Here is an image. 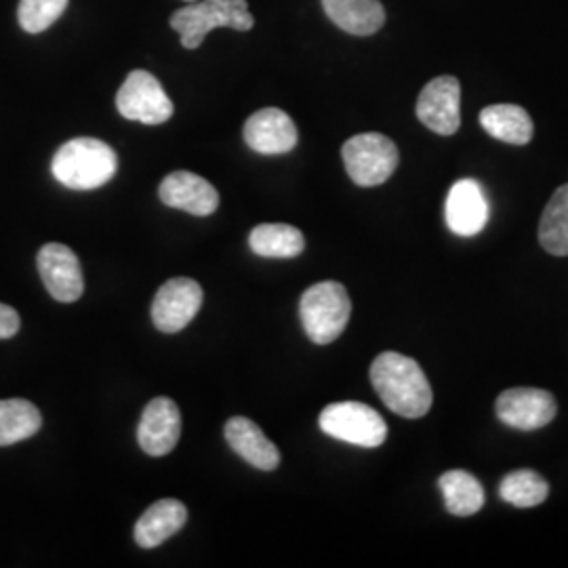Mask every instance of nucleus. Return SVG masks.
Listing matches in <instances>:
<instances>
[{
    "label": "nucleus",
    "instance_id": "nucleus-7",
    "mask_svg": "<svg viewBox=\"0 0 568 568\" xmlns=\"http://www.w3.org/2000/svg\"><path fill=\"white\" fill-rule=\"evenodd\" d=\"M116 108L122 119L143 124H163L173 116V102L164 93L163 84L143 70L131 72L122 82Z\"/></svg>",
    "mask_w": 568,
    "mask_h": 568
},
{
    "label": "nucleus",
    "instance_id": "nucleus-10",
    "mask_svg": "<svg viewBox=\"0 0 568 568\" xmlns=\"http://www.w3.org/2000/svg\"><path fill=\"white\" fill-rule=\"evenodd\" d=\"M39 272L49 295L60 304H74L82 297L84 278L77 253L61 243H49L39 251Z\"/></svg>",
    "mask_w": 568,
    "mask_h": 568
},
{
    "label": "nucleus",
    "instance_id": "nucleus-12",
    "mask_svg": "<svg viewBox=\"0 0 568 568\" xmlns=\"http://www.w3.org/2000/svg\"><path fill=\"white\" fill-rule=\"evenodd\" d=\"M182 415L180 406L171 398H154L143 408L142 422L138 427V443L145 455L164 457L180 443Z\"/></svg>",
    "mask_w": 568,
    "mask_h": 568
},
{
    "label": "nucleus",
    "instance_id": "nucleus-23",
    "mask_svg": "<svg viewBox=\"0 0 568 568\" xmlns=\"http://www.w3.org/2000/svg\"><path fill=\"white\" fill-rule=\"evenodd\" d=\"M539 243L556 257L568 255V183L549 199L539 224Z\"/></svg>",
    "mask_w": 568,
    "mask_h": 568
},
{
    "label": "nucleus",
    "instance_id": "nucleus-17",
    "mask_svg": "<svg viewBox=\"0 0 568 568\" xmlns=\"http://www.w3.org/2000/svg\"><path fill=\"white\" fill-rule=\"evenodd\" d=\"M326 18L354 37H371L386 23L379 0H323Z\"/></svg>",
    "mask_w": 568,
    "mask_h": 568
},
{
    "label": "nucleus",
    "instance_id": "nucleus-2",
    "mask_svg": "<svg viewBox=\"0 0 568 568\" xmlns=\"http://www.w3.org/2000/svg\"><path fill=\"white\" fill-rule=\"evenodd\" d=\"M116 152L95 138H77L63 143L53 156V178L70 190H98L116 175Z\"/></svg>",
    "mask_w": 568,
    "mask_h": 568
},
{
    "label": "nucleus",
    "instance_id": "nucleus-24",
    "mask_svg": "<svg viewBox=\"0 0 568 568\" xmlns=\"http://www.w3.org/2000/svg\"><path fill=\"white\" fill-rule=\"evenodd\" d=\"M499 495L509 506L535 508L548 499L549 485L537 471L518 469L501 480Z\"/></svg>",
    "mask_w": 568,
    "mask_h": 568
},
{
    "label": "nucleus",
    "instance_id": "nucleus-18",
    "mask_svg": "<svg viewBox=\"0 0 568 568\" xmlns=\"http://www.w3.org/2000/svg\"><path fill=\"white\" fill-rule=\"evenodd\" d=\"M187 509L178 499H161L145 509L135 525V541L143 549L159 548L169 537L182 530Z\"/></svg>",
    "mask_w": 568,
    "mask_h": 568
},
{
    "label": "nucleus",
    "instance_id": "nucleus-6",
    "mask_svg": "<svg viewBox=\"0 0 568 568\" xmlns=\"http://www.w3.org/2000/svg\"><path fill=\"white\" fill-rule=\"evenodd\" d=\"M318 424L326 436L356 447H382L387 438L384 417L373 406L354 400L325 406Z\"/></svg>",
    "mask_w": 568,
    "mask_h": 568
},
{
    "label": "nucleus",
    "instance_id": "nucleus-25",
    "mask_svg": "<svg viewBox=\"0 0 568 568\" xmlns=\"http://www.w3.org/2000/svg\"><path fill=\"white\" fill-rule=\"evenodd\" d=\"M68 0H21L18 20L28 34H41L60 20Z\"/></svg>",
    "mask_w": 568,
    "mask_h": 568
},
{
    "label": "nucleus",
    "instance_id": "nucleus-11",
    "mask_svg": "<svg viewBox=\"0 0 568 568\" xmlns=\"http://www.w3.org/2000/svg\"><path fill=\"white\" fill-rule=\"evenodd\" d=\"M497 417L509 427L516 429H539L548 426L556 417V400L554 396L539 389V387H511L501 392V396L495 403Z\"/></svg>",
    "mask_w": 568,
    "mask_h": 568
},
{
    "label": "nucleus",
    "instance_id": "nucleus-19",
    "mask_svg": "<svg viewBox=\"0 0 568 568\" xmlns=\"http://www.w3.org/2000/svg\"><path fill=\"white\" fill-rule=\"evenodd\" d=\"M480 124L490 138L511 145H525L532 140V121L527 110L514 103H495L480 112Z\"/></svg>",
    "mask_w": 568,
    "mask_h": 568
},
{
    "label": "nucleus",
    "instance_id": "nucleus-3",
    "mask_svg": "<svg viewBox=\"0 0 568 568\" xmlns=\"http://www.w3.org/2000/svg\"><path fill=\"white\" fill-rule=\"evenodd\" d=\"M255 26L246 0H199L178 9L171 16V28L180 34L185 49H199L215 28L246 32Z\"/></svg>",
    "mask_w": 568,
    "mask_h": 568
},
{
    "label": "nucleus",
    "instance_id": "nucleus-1",
    "mask_svg": "<svg viewBox=\"0 0 568 568\" xmlns=\"http://www.w3.org/2000/svg\"><path fill=\"white\" fill-rule=\"evenodd\" d=\"M371 384L384 405L406 419L427 415L434 400L424 368L398 352H384L373 361Z\"/></svg>",
    "mask_w": 568,
    "mask_h": 568
},
{
    "label": "nucleus",
    "instance_id": "nucleus-15",
    "mask_svg": "<svg viewBox=\"0 0 568 568\" xmlns=\"http://www.w3.org/2000/svg\"><path fill=\"white\" fill-rule=\"evenodd\" d=\"M488 222V203L476 180L453 183L447 196V224L457 236H476Z\"/></svg>",
    "mask_w": 568,
    "mask_h": 568
},
{
    "label": "nucleus",
    "instance_id": "nucleus-26",
    "mask_svg": "<svg viewBox=\"0 0 568 568\" xmlns=\"http://www.w3.org/2000/svg\"><path fill=\"white\" fill-rule=\"evenodd\" d=\"M20 326V314L11 305L0 304V339L16 337Z\"/></svg>",
    "mask_w": 568,
    "mask_h": 568
},
{
    "label": "nucleus",
    "instance_id": "nucleus-16",
    "mask_svg": "<svg viewBox=\"0 0 568 568\" xmlns=\"http://www.w3.org/2000/svg\"><path fill=\"white\" fill-rule=\"evenodd\" d=\"M224 432L227 445L234 453H239L246 464L264 471H272L281 466V450L255 422L246 417H232L225 424Z\"/></svg>",
    "mask_w": 568,
    "mask_h": 568
},
{
    "label": "nucleus",
    "instance_id": "nucleus-21",
    "mask_svg": "<svg viewBox=\"0 0 568 568\" xmlns=\"http://www.w3.org/2000/svg\"><path fill=\"white\" fill-rule=\"evenodd\" d=\"M438 487L443 490L447 511L453 516H462V518L474 516L487 501L483 485L464 469H450L447 474H443L438 480Z\"/></svg>",
    "mask_w": 568,
    "mask_h": 568
},
{
    "label": "nucleus",
    "instance_id": "nucleus-22",
    "mask_svg": "<svg viewBox=\"0 0 568 568\" xmlns=\"http://www.w3.org/2000/svg\"><path fill=\"white\" fill-rule=\"evenodd\" d=\"M41 426V410L30 400H0V447H11L32 438Z\"/></svg>",
    "mask_w": 568,
    "mask_h": 568
},
{
    "label": "nucleus",
    "instance_id": "nucleus-13",
    "mask_svg": "<svg viewBox=\"0 0 568 568\" xmlns=\"http://www.w3.org/2000/svg\"><path fill=\"white\" fill-rule=\"evenodd\" d=\"M244 142L265 156H278L291 152L297 142V126L291 116L278 108H264L244 122Z\"/></svg>",
    "mask_w": 568,
    "mask_h": 568
},
{
    "label": "nucleus",
    "instance_id": "nucleus-4",
    "mask_svg": "<svg viewBox=\"0 0 568 568\" xmlns=\"http://www.w3.org/2000/svg\"><path fill=\"white\" fill-rule=\"evenodd\" d=\"M352 302L344 284L335 281L314 284L305 291L300 302V318L305 335L314 344H333L349 323Z\"/></svg>",
    "mask_w": 568,
    "mask_h": 568
},
{
    "label": "nucleus",
    "instance_id": "nucleus-27",
    "mask_svg": "<svg viewBox=\"0 0 568 568\" xmlns=\"http://www.w3.org/2000/svg\"><path fill=\"white\" fill-rule=\"evenodd\" d=\"M185 2H187V4H190V2H199V0H185Z\"/></svg>",
    "mask_w": 568,
    "mask_h": 568
},
{
    "label": "nucleus",
    "instance_id": "nucleus-5",
    "mask_svg": "<svg viewBox=\"0 0 568 568\" xmlns=\"http://www.w3.org/2000/svg\"><path fill=\"white\" fill-rule=\"evenodd\" d=\"M345 171L349 180L361 187H375L386 183L398 166V148L382 133L354 135L342 148Z\"/></svg>",
    "mask_w": 568,
    "mask_h": 568
},
{
    "label": "nucleus",
    "instance_id": "nucleus-20",
    "mask_svg": "<svg viewBox=\"0 0 568 568\" xmlns=\"http://www.w3.org/2000/svg\"><path fill=\"white\" fill-rule=\"evenodd\" d=\"M248 246L260 257L291 260L304 253L305 239L295 225L262 224L248 234Z\"/></svg>",
    "mask_w": 568,
    "mask_h": 568
},
{
    "label": "nucleus",
    "instance_id": "nucleus-9",
    "mask_svg": "<svg viewBox=\"0 0 568 568\" xmlns=\"http://www.w3.org/2000/svg\"><path fill=\"white\" fill-rule=\"evenodd\" d=\"M203 305V288L192 278H171L159 288L152 321L163 333H180L194 321Z\"/></svg>",
    "mask_w": 568,
    "mask_h": 568
},
{
    "label": "nucleus",
    "instance_id": "nucleus-14",
    "mask_svg": "<svg viewBox=\"0 0 568 568\" xmlns=\"http://www.w3.org/2000/svg\"><path fill=\"white\" fill-rule=\"evenodd\" d=\"M159 196L166 206L180 209L196 217L213 215L220 206L217 190L201 175L190 171H173L164 178Z\"/></svg>",
    "mask_w": 568,
    "mask_h": 568
},
{
    "label": "nucleus",
    "instance_id": "nucleus-8",
    "mask_svg": "<svg viewBox=\"0 0 568 568\" xmlns=\"http://www.w3.org/2000/svg\"><path fill=\"white\" fill-rule=\"evenodd\" d=\"M417 119L438 135H455L462 126V84L455 77L427 82L417 100Z\"/></svg>",
    "mask_w": 568,
    "mask_h": 568
}]
</instances>
